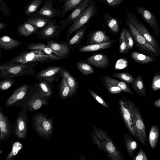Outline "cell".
Wrapping results in <instances>:
<instances>
[{
    "label": "cell",
    "mask_w": 160,
    "mask_h": 160,
    "mask_svg": "<svg viewBox=\"0 0 160 160\" xmlns=\"http://www.w3.org/2000/svg\"><path fill=\"white\" fill-rule=\"evenodd\" d=\"M62 58L57 56L45 54L38 50H33L20 52L9 62L2 64H26L33 62H52L59 60Z\"/></svg>",
    "instance_id": "6da1fadb"
},
{
    "label": "cell",
    "mask_w": 160,
    "mask_h": 160,
    "mask_svg": "<svg viewBox=\"0 0 160 160\" xmlns=\"http://www.w3.org/2000/svg\"><path fill=\"white\" fill-rule=\"evenodd\" d=\"M124 101L129 111L132 122L136 138L143 145H146L148 142V137L145 125L141 113L136 105L125 96Z\"/></svg>",
    "instance_id": "7a4b0ae2"
},
{
    "label": "cell",
    "mask_w": 160,
    "mask_h": 160,
    "mask_svg": "<svg viewBox=\"0 0 160 160\" xmlns=\"http://www.w3.org/2000/svg\"><path fill=\"white\" fill-rule=\"evenodd\" d=\"M93 132L100 140L105 152L110 160H122L123 157L116 143L106 132L100 128H93Z\"/></svg>",
    "instance_id": "3957f363"
},
{
    "label": "cell",
    "mask_w": 160,
    "mask_h": 160,
    "mask_svg": "<svg viewBox=\"0 0 160 160\" xmlns=\"http://www.w3.org/2000/svg\"><path fill=\"white\" fill-rule=\"evenodd\" d=\"M31 63L0 65V79H9L29 74L31 72Z\"/></svg>",
    "instance_id": "277c9868"
},
{
    "label": "cell",
    "mask_w": 160,
    "mask_h": 160,
    "mask_svg": "<svg viewBox=\"0 0 160 160\" xmlns=\"http://www.w3.org/2000/svg\"><path fill=\"white\" fill-rule=\"evenodd\" d=\"M126 23L136 46L144 53L152 57H159L157 52L140 34L133 24L128 19Z\"/></svg>",
    "instance_id": "5b68a950"
},
{
    "label": "cell",
    "mask_w": 160,
    "mask_h": 160,
    "mask_svg": "<svg viewBox=\"0 0 160 160\" xmlns=\"http://www.w3.org/2000/svg\"><path fill=\"white\" fill-rule=\"evenodd\" d=\"M127 19L134 26L140 34L158 52L160 53V48L159 42L148 29L132 13L127 10L125 12Z\"/></svg>",
    "instance_id": "8992f818"
},
{
    "label": "cell",
    "mask_w": 160,
    "mask_h": 160,
    "mask_svg": "<svg viewBox=\"0 0 160 160\" xmlns=\"http://www.w3.org/2000/svg\"><path fill=\"white\" fill-rule=\"evenodd\" d=\"M96 7L94 2L83 11L74 20L68 29L66 35L68 38L75 31L86 24L96 13Z\"/></svg>",
    "instance_id": "52a82bcc"
},
{
    "label": "cell",
    "mask_w": 160,
    "mask_h": 160,
    "mask_svg": "<svg viewBox=\"0 0 160 160\" xmlns=\"http://www.w3.org/2000/svg\"><path fill=\"white\" fill-rule=\"evenodd\" d=\"M27 108L26 105L22 107L12 126V132L14 136L19 139H24L27 136Z\"/></svg>",
    "instance_id": "ba28073f"
},
{
    "label": "cell",
    "mask_w": 160,
    "mask_h": 160,
    "mask_svg": "<svg viewBox=\"0 0 160 160\" xmlns=\"http://www.w3.org/2000/svg\"><path fill=\"white\" fill-rule=\"evenodd\" d=\"M28 87V85L24 84L15 89L6 99V106L7 107L15 106L22 108L25 105V97Z\"/></svg>",
    "instance_id": "9c48e42d"
},
{
    "label": "cell",
    "mask_w": 160,
    "mask_h": 160,
    "mask_svg": "<svg viewBox=\"0 0 160 160\" xmlns=\"http://www.w3.org/2000/svg\"><path fill=\"white\" fill-rule=\"evenodd\" d=\"M118 104L120 114L126 128L131 135L134 138H136L131 117L123 96L119 98Z\"/></svg>",
    "instance_id": "30bf717a"
},
{
    "label": "cell",
    "mask_w": 160,
    "mask_h": 160,
    "mask_svg": "<svg viewBox=\"0 0 160 160\" xmlns=\"http://www.w3.org/2000/svg\"><path fill=\"white\" fill-rule=\"evenodd\" d=\"M93 2L92 0H82L75 9L64 20L59 21L63 30L66 26L72 23L75 19L85 9Z\"/></svg>",
    "instance_id": "8fae6325"
},
{
    "label": "cell",
    "mask_w": 160,
    "mask_h": 160,
    "mask_svg": "<svg viewBox=\"0 0 160 160\" xmlns=\"http://www.w3.org/2000/svg\"><path fill=\"white\" fill-rule=\"evenodd\" d=\"M136 9L138 13L142 16L143 19L151 27L154 34L157 37L160 36V29L158 20L153 14L146 8L141 7H137Z\"/></svg>",
    "instance_id": "7c38bea8"
},
{
    "label": "cell",
    "mask_w": 160,
    "mask_h": 160,
    "mask_svg": "<svg viewBox=\"0 0 160 160\" xmlns=\"http://www.w3.org/2000/svg\"><path fill=\"white\" fill-rule=\"evenodd\" d=\"M37 15L39 17L51 19L54 18H61L62 13L60 10H57L54 8L52 0H47L37 12Z\"/></svg>",
    "instance_id": "4fadbf2b"
},
{
    "label": "cell",
    "mask_w": 160,
    "mask_h": 160,
    "mask_svg": "<svg viewBox=\"0 0 160 160\" xmlns=\"http://www.w3.org/2000/svg\"><path fill=\"white\" fill-rule=\"evenodd\" d=\"M12 132V124L0 108V141L7 140Z\"/></svg>",
    "instance_id": "5bb4252c"
},
{
    "label": "cell",
    "mask_w": 160,
    "mask_h": 160,
    "mask_svg": "<svg viewBox=\"0 0 160 160\" xmlns=\"http://www.w3.org/2000/svg\"><path fill=\"white\" fill-rule=\"evenodd\" d=\"M87 63L99 69H105L108 67L110 62L108 56L103 53H96L88 57Z\"/></svg>",
    "instance_id": "9a60e30c"
},
{
    "label": "cell",
    "mask_w": 160,
    "mask_h": 160,
    "mask_svg": "<svg viewBox=\"0 0 160 160\" xmlns=\"http://www.w3.org/2000/svg\"><path fill=\"white\" fill-rule=\"evenodd\" d=\"M63 68L61 66L50 67L43 69L36 75V77L39 79L45 80L49 82H52L56 77L61 75Z\"/></svg>",
    "instance_id": "2e32d148"
},
{
    "label": "cell",
    "mask_w": 160,
    "mask_h": 160,
    "mask_svg": "<svg viewBox=\"0 0 160 160\" xmlns=\"http://www.w3.org/2000/svg\"><path fill=\"white\" fill-rule=\"evenodd\" d=\"M56 21L54 20L50 22L39 32V36L43 39H49L54 38L56 35L59 33L61 27L56 24Z\"/></svg>",
    "instance_id": "e0dca14e"
},
{
    "label": "cell",
    "mask_w": 160,
    "mask_h": 160,
    "mask_svg": "<svg viewBox=\"0 0 160 160\" xmlns=\"http://www.w3.org/2000/svg\"><path fill=\"white\" fill-rule=\"evenodd\" d=\"M111 40V38L106 34L105 31L95 30L89 34L88 44V45L107 42Z\"/></svg>",
    "instance_id": "ac0fdd59"
},
{
    "label": "cell",
    "mask_w": 160,
    "mask_h": 160,
    "mask_svg": "<svg viewBox=\"0 0 160 160\" xmlns=\"http://www.w3.org/2000/svg\"><path fill=\"white\" fill-rule=\"evenodd\" d=\"M34 125L39 132L49 134L52 131L51 123L48 120L42 116H37L35 118Z\"/></svg>",
    "instance_id": "d6986e66"
},
{
    "label": "cell",
    "mask_w": 160,
    "mask_h": 160,
    "mask_svg": "<svg viewBox=\"0 0 160 160\" xmlns=\"http://www.w3.org/2000/svg\"><path fill=\"white\" fill-rule=\"evenodd\" d=\"M116 42V39H113L104 42L88 45L80 49L78 51L92 52L106 49L111 47Z\"/></svg>",
    "instance_id": "ffe728a7"
},
{
    "label": "cell",
    "mask_w": 160,
    "mask_h": 160,
    "mask_svg": "<svg viewBox=\"0 0 160 160\" xmlns=\"http://www.w3.org/2000/svg\"><path fill=\"white\" fill-rule=\"evenodd\" d=\"M47 45L52 49L56 56L61 58L66 56L69 51L68 46L64 43L49 41L47 42Z\"/></svg>",
    "instance_id": "44dd1931"
},
{
    "label": "cell",
    "mask_w": 160,
    "mask_h": 160,
    "mask_svg": "<svg viewBox=\"0 0 160 160\" xmlns=\"http://www.w3.org/2000/svg\"><path fill=\"white\" fill-rule=\"evenodd\" d=\"M22 43L21 41L14 39L7 36L0 37V48L4 50L14 49L19 46Z\"/></svg>",
    "instance_id": "7402d4cb"
},
{
    "label": "cell",
    "mask_w": 160,
    "mask_h": 160,
    "mask_svg": "<svg viewBox=\"0 0 160 160\" xmlns=\"http://www.w3.org/2000/svg\"><path fill=\"white\" fill-rule=\"evenodd\" d=\"M131 57L136 63L141 64H148L156 60L154 57L134 51L130 54Z\"/></svg>",
    "instance_id": "603a6c76"
},
{
    "label": "cell",
    "mask_w": 160,
    "mask_h": 160,
    "mask_svg": "<svg viewBox=\"0 0 160 160\" xmlns=\"http://www.w3.org/2000/svg\"><path fill=\"white\" fill-rule=\"evenodd\" d=\"M132 85V87L134 91L139 96L144 98L146 96V88L140 74H139L136 78H134Z\"/></svg>",
    "instance_id": "cb8c5ba5"
},
{
    "label": "cell",
    "mask_w": 160,
    "mask_h": 160,
    "mask_svg": "<svg viewBox=\"0 0 160 160\" xmlns=\"http://www.w3.org/2000/svg\"><path fill=\"white\" fill-rule=\"evenodd\" d=\"M125 147L129 155L133 157L135 152L139 145L130 135L125 134L124 136Z\"/></svg>",
    "instance_id": "d4e9b609"
},
{
    "label": "cell",
    "mask_w": 160,
    "mask_h": 160,
    "mask_svg": "<svg viewBox=\"0 0 160 160\" xmlns=\"http://www.w3.org/2000/svg\"><path fill=\"white\" fill-rule=\"evenodd\" d=\"M61 75L66 80L70 88V93H73L78 87V82L76 78L71 75L67 70L63 68Z\"/></svg>",
    "instance_id": "484cf974"
},
{
    "label": "cell",
    "mask_w": 160,
    "mask_h": 160,
    "mask_svg": "<svg viewBox=\"0 0 160 160\" xmlns=\"http://www.w3.org/2000/svg\"><path fill=\"white\" fill-rule=\"evenodd\" d=\"M102 78L113 85L119 87L123 92L131 95L135 94V92L131 90L129 86L125 82L118 80L107 76H104Z\"/></svg>",
    "instance_id": "4316f807"
},
{
    "label": "cell",
    "mask_w": 160,
    "mask_h": 160,
    "mask_svg": "<svg viewBox=\"0 0 160 160\" xmlns=\"http://www.w3.org/2000/svg\"><path fill=\"white\" fill-rule=\"evenodd\" d=\"M159 129L156 125H152L150 130L149 135V141L150 145L152 149L156 147L159 136Z\"/></svg>",
    "instance_id": "83f0119b"
},
{
    "label": "cell",
    "mask_w": 160,
    "mask_h": 160,
    "mask_svg": "<svg viewBox=\"0 0 160 160\" xmlns=\"http://www.w3.org/2000/svg\"><path fill=\"white\" fill-rule=\"evenodd\" d=\"M82 0H67L63 6L60 7L59 10L61 9L62 13L61 18L65 16V14L75 8Z\"/></svg>",
    "instance_id": "f1b7e54d"
},
{
    "label": "cell",
    "mask_w": 160,
    "mask_h": 160,
    "mask_svg": "<svg viewBox=\"0 0 160 160\" xmlns=\"http://www.w3.org/2000/svg\"><path fill=\"white\" fill-rule=\"evenodd\" d=\"M27 48L32 50H40L48 55H54L52 54L54 52L52 49L47 45L42 43L29 44L27 45Z\"/></svg>",
    "instance_id": "f546056e"
},
{
    "label": "cell",
    "mask_w": 160,
    "mask_h": 160,
    "mask_svg": "<svg viewBox=\"0 0 160 160\" xmlns=\"http://www.w3.org/2000/svg\"><path fill=\"white\" fill-rule=\"evenodd\" d=\"M53 21L49 18H46L42 17H39L30 19L28 20V22L33 26L38 28H40L45 27L49 22Z\"/></svg>",
    "instance_id": "4dcf8cb0"
},
{
    "label": "cell",
    "mask_w": 160,
    "mask_h": 160,
    "mask_svg": "<svg viewBox=\"0 0 160 160\" xmlns=\"http://www.w3.org/2000/svg\"><path fill=\"white\" fill-rule=\"evenodd\" d=\"M38 29V28L27 22L20 27L19 31L21 35L27 37L36 32Z\"/></svg>",
    "instance_id": "1f68e13d"
},
{
    "label": "cell",
    "mask_w": 160,
    "mask_h": 160,
    "mask_svg": "<svg viewBox=\"0 0 160 160\" xmlns=\"http://www.w3.org/2000/svg\"><path fill=\"white\" fill-rule=\"evenodd\" d=\"M88 25L89 24H86L79 29L70 40L68 44L70 45H73L79 42L84 35Z\"/></svg>",
    "instance_id": "d6a6232c"
},
{
    "label": "cell",
    "mask_w": 160,
    "mask_h": 160,
    "mask_svg": "<svg viewBox=\"0 0 160 160\" xmlns=\"http://www.w3.org/2000/svg\"><path fill=\"white\" fill-rule=\"evenodd\" d=\"M107 16L105 19L108 28L112 32L116 34L118 33L119 31V27L117 20L109 15L108 14Z\"/></svg>",
    "instance_id": "836d02e7"
},
{
    "label": "cell",
    "mask_w": 160,
    "mask_h": 160,
    "mask_svg": "<svg viewBox=\"0 0 160 160\" xmlns=\"http://www.w3.org/2000/svg\"><path fill=\"white\" fill-rule=\"evenodd\" d=\"M76 65L78 70L86 76L92 74L95 72L91 66L88 63L78 62L76 63Z\"/></svg>",
    "instance_id": "e575fe53"
},
{
    "label": "cell",
    "mask_w": 160,
    "mask_h": 160,
    "mask_svg": "<svg viewBox=\"0 0 160 160\" xmlns=\"http://www.w3.org/2000/svg\"><path fill=\"white\" fill-rule=\"evenodd\" d=\"M23 148V145L20 142H15L12 144V148L10 153L3 160H12Z\"/></svg>",
    "instance_id": "d590c367"
},
{
    "label": "cell",
    "mask_w": 160,
    "mask_h": 160,
    "mask_svg": "<svg viewBox=\"0 0 160 160\" xmlns=\"http://www.w3.org/2000/svg\"><path fill=\"white\" fill-rule=\"evenodd\" d=\"M114 77L118 78L122 81L129 84H132L134 78L128 72H117L112 74Z\"/></svg>",
    "instance_id": "8d00e7d4"
},
{
    "label": "cell",
    "mask_w": 160,
    "mask_h": 160,
    "mask_svg": "<svg viewBox=\"0 0 160 160\" xmlns=\"http://www.w3.org/2000/svg\"><path fill=\"white\" fill-rule=\"evenodd\" d=\"M102 80L105 88L109 93L112 94H116L122 92L121 89L119 87L113 85L102 78Z\"/></svg>",
    "instance_id": "74e56055"
},
{
    "label": "cell",
    "mask_w": 160,
    "mask_h": 160,
    "mask_svg": "<svg viewBox=\"0 0 160 160\" xmlns=\"http://www.w3.org/2000/svg\"><path fill=\"white\" fill-rule=\"evenodd\" d=\"M126 28H124L122 31L119 38V51L121 54H128V49L125 39V34Z\"/></svg>",
    "instance_id": "f35d334b"
},
{
    "label": "cell",
    "mask_w": 160,
    "mask_h": 160,
    "mask_svg": "<svg viewBox=\"0 0 160 160\" xmlns=\"http://www.w3.org/2000/svg\"><path fill=\"white\" fill-rule=\"evenodd\" d=\"M60 83V91L61 96L65 98L70 93V88L65 78L62 76Z\"/></svg>",
    "instance_id": "ab89813d"
},
{
    "label": "cell",
    "mask_w": 160,
    "mask_h": 160,
    "mask_svg": "<svg viewBox=\"0 0 160 160\" xmlns=\"http://www.w3.org/2000/svg\"><path fill=\"white\" fill-rule=\"evenodd\" d=\"M43 1V0H34L28 6L26 13L28 14L35 12L39 7Z\"/></svg>",
    "instance_id": "60d3db41"
},
{
    "label": "cell",
    "mask_w": 160,
    "mask_h": 160,
    "mask_svg": "<svg viewBox=\"0 0 160 160\" xmlns=\"http://www.w3.org/2000/svg\"><path fill=\"white\" fill-rule=\"evenodd\" d=\"M13 78L5 79L0 82V92L6 91L10 88L15 82Z\"/></svg>",
    "instance_id": "b9f144b4"
},
{
    "label": "cell",
    "mask_w": 160,
    "mask_h": 160,
    "mask_svg": "<svg viewBox=\"0 0 160 160\" xmlns=\"http://www.w3.org/2000/svg\"><path fill=\"white\" fill-rule=\"evenodd\" d=\"M151 89L152 90L156 91L160 89V71H158L154 74L152 80Z\"/></svg>",
    "instance_id": "7bdbcfd3"
},
{
    "label": "cell",
    "mask_w": 160,
    "mask_h": 160,
    "mask_svg": "<svg viewBox=\"0 0 160 160\" xmlns=\"http://www.w3.org/2000/svg\"><path fill=\"white\" fill-rule=\"evenodd\" d=\"M125 39L128 49H132L134 47V41L129 30L127 29H126Z\"/></svg>",
    "instance_id": "ee69618b"
},
{
    "label": "cell",
    "mask_w": 160,
    "mask_h": 160,
    "mask_svg": "<svg viewBox=\"0 0 160 160\" xmlns=\"http://www.w3.org/2000/svg\"><path fill=\"white\" fill-rule=\"evenodd\" d=\"M88 91L93 98L99 103L107 108H109V107L106 102L99 96L95 92L90 89H88Z\"/></svg>",
    "instance_id": "f6af8a7d"
},
{
    "label": "cell",
    "mask_w": 160,
    "mask_h": 160,
    "mask_svg": "<svg viewBox=\"0 0 160 160\" xmlns=\"http://www.w3.org/2000/svg\"><path fill=\"white\" fill-rule=\"evenodd\" d=\"M134 160H147L148 158L143 150L141 148L136 156L132 157Z\"/></svg>",
    "instance_id": "bcb514c9"
},
{
    "label": "cell",
    "mask_w": 160,
    "mask_h": 160,
    "mask_svg": "<svg viewBox=\"0 0 160 160\" xmlns=\"http://www.w3.org/2000/svg\"><path fill=\"white\" fill-rule=\"evenodd\" d=\"M39 85L42 90L47 95H48L50 94L51 92L50 88L46 82L41 81L40 82Z\"/></svg>",
    "instance_id": "7dc6e473"
},
{
    "label": "cell",
    "mask_w": 160,
    "mask_h": 160,
    "mask_svg": "<svg viewBox=\"0 0 160 160\" xmlns=\"http://www.w3.org/2000/svg\"><path fill=\"white\" fill-rule=\"evenodd\" d=\"M92 137L94 142L97 145L99 149L105 152L104 148L102 145L100 140L94 133L92 134Z\"/></svg>",
    "instance_id": "c3c4849f"
},
{
    "label": "cell",
    "mask_w": 160,
    "mask_h": 160,
    "mask_svg": "<svg viewBox=\"0 0 160 160\" xmlns=\"http://www.w3.org/2000/svg\"><path fill=\"white\" fill-rule=\"evenodd\" d=\"M108 4L110 6L114 7L121 3L123 0H106Z\"/></svg>",
    "instance_id": "681fc988"
},
{
    "label": "cell",
    "mask_w": 160,
    "mask_h": 160,
    "mask_svg": "<svg viewBox=\"0 0 160 160\" xmlns=\"http://www.w3.org/2000/svg\"><path fill=\"white\" fill-rule=\"evenodd\" d=\"M153 104L154 106L158 108H160V98H159L158 99L155 101L153 103Z\"/></svg>",
    "instance_id": "f907efd6"
},
{
    "label": "cell",
    "mask_w": 160,
    "mask_h": 160,
    "mask_svg": "<svg viewBox=\"0 0 160 160\" xmlns=\"http://www.w3.org/2000/svg\"><path fill=\"white\" fill-rule=\"evenodd\" d=\"M5 25L3 23L0 22V30L3 29L5 27Z\"/></svg>",
    "instance_id": "816d5d0a"
},
{
    "label": "cell",
    "mask_w": 160,
    "mask_h": 160,
    "mask_svg": "<svg viewBox=\"0 0 160 160\" xmlns=\"http://www.w3.org/2000/svg\"><path fill=\"white\" fill-rule=\"evenodd\" d=\"M3 152V151L2 150L0 149V154H1Z\"/></svg>",
    "instance_id": "f5cc1de1"
},
{
    "label": "cell",
    "mask_w": 160,
    "mask_h": 160,
    "mask_svg": "<svg viewBox=\"0 0 160 160\" xmlns=\"http://www.w3.org/2000/svg\"><path fill=\"white\" fill-rule=\"evenodd\" d=\"M58 0L59 1L65 2L67 0Z\"/></svg>",
    "instance_id": "db71d44e"
},
{
    "label": "cell",
    "mask_w": 160,
    "mask_h": 160,
    "mask_svg": "<svg viewBox=\"0 0 160 160\" xmlns=\"http://www.w3.org/2000/svg\"><path fill=\"white\" fill-rule=\"evenodd\" d=\"M1 56V51L0 50V58Z\"/></svg>",
    "instance_id": "11a10c76"
}]
</instances>
